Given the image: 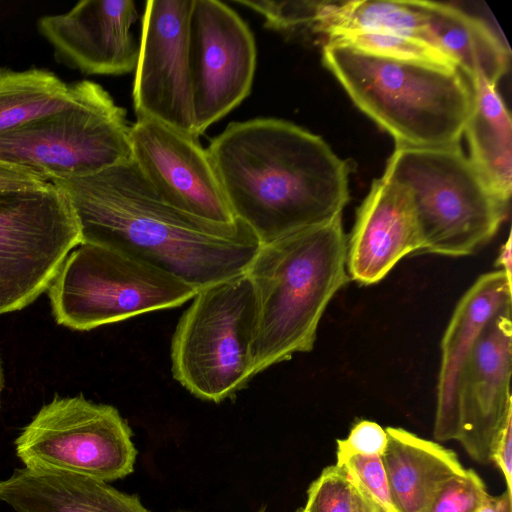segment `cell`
Returning <instances> with one entry per match:
<instances>
[{"instance_id": "3957f363", "label": "cell", "mask_w": 512, "mask_h": 512, "mask_svg": "<svg viewBox=\"0 0 512 512\" xmlns=\"http://www.w3.org/2000/svg\"><path fill=\"white\" fill-rule=\"evenodd\" d=\"M342 216L261 245L246 273L257 304L254 376L313 349L333 296L348 281Z\"/></svg>"}, {"instance_id": "4316f807", "label": "cell", "mask_w": 512, "mask_h": 512, "mask_svg": "<svg viewBox=\"0 0 512 512\" xmlns=\"http://www.w3.org/2000/svg\"><path fill=\"white\" fill-rule=\"evenodd\" d=\"M265 20V26L280 32H294L299 29L312 30L316 1H271L235 0Z\"/></svg>"}, {"instance_id": "ba28073f", "label": "cell", "mask_w": 512, "mask_h": 512, "mask_svg": "<svg viewBox=\"0 0 512 512\" xmlns=\"http://www.w3.org/2000/svg\"><path fill=\"white\" fill-rule=\"evenodd\" d=\"M126 115L101 85L79 81L71 105L0 134V161L48 182L96 174L132 159Z\"/></svg>"}, {"instance_id": "4dcf8cb0", "label": "cell", "mask_w": 512, "mask_h": 512, "mask_svg": "<svg viewBox=\"0 0 512 512\" xmlns=\"http://www.w3.org/2000/svg\"><path fill=\"white\" fill-rule=\"evenodd\" d=\"M48 183L35 173L0 161V191L37 188Z\"/></svg>"}, {"instance_id": "83f0119b", "label": "cell", "mask_w": 512, "mask_h": 512, "mask_svg": "<svg viewBox=\"0 0 512 512\" xmlns=\"http://www.w3.org/2000/svg\"><path fill=\"white\" fill-rule=\"evenodd\" d=\"M336 465L342 467L386 512H397L389 491L381 456H350Z\"/></svg>"}, {"instance_id": "44dd1931", "label": "cell", "mask_w": 512, "mask_h": 512, "mask_svg": "<svg viewBox=\"0 0 512 512\" xmlns=\"http://www.w3.org/2000/svg\"><path fill=\"white\" fill-rule=\"evenodd\" d=\"M473 104L463 135L469 159L495 195L509 203L512 192V122L496 86L482 76L469 79Z\"/></svg>"}, {"instance_id": "8fae6325", "label": "cell", "mask_w": 512, "mask_h": 512, "mask_svg": "<svg viewBox=\"0 0 512 512\" xmlns=\"http://www.w3.org/2000/svg\"><path fill=\"white\" fill-rule=\"evenodd\" d=\"M189 51L200 136L250 94L257 50L250 28L236 11L218 0H193Z\"/></svg>"}, {"instance_id": "9c48e42d", "label": "cell", "mask_w": 512, "mask_h": 512, "mask_svg": "<svg viewBox=\"0 0 512 512\" xmlns=\"http://www.w3.org/2000/svg\"><path fill=\"white\" fill-rule=\"evenodd\" d=\"M14 444L26 468L106 482L131 474L137 456L132 431L119 411L82 394L55 395L22 429Z\"/></svg>"}, {"instance_id": "30bf717a", "label": "cell", "mask_w": 512, "mask_h": 512, "mask_svg": "<svg viewBox=\"0 0 512 512\" xmlns=\"http://www.w3.org/2000/svg\"><path fill=\"white\" fill-rule=\"evenodd\" d=\"M81 243L73 208L51 182L0 191V316L26 308L46 292Z\"/></svg>"}, {"instance_id": "836d02e7", "label": "cell", "mask_w": 512, "mask_h": 512, "mask_svg": "<svg viewBox=\"0 0 512 512\" xmlns=\"http://www.w3.org/2000/svg\"><path fill=\"white\" fill-rule=\"evenodd\" d=\"M496 265L500 267L499 270L503 271L509 278L512 276V259H511V235L509 234L506 243L502 246L499 256L496 260Z\"/></svg>"}, {"instance_id": "d6986e66", "label": "cell", "mask_w": 512, "mask_h": 512, "mask_svg": "<svg viewBox=\"0 0 512 512\" xmlns=\"http://www.w3.org/2000/svg\"><path fill=\"white\" fill-rule=\"evenodd\" d=\"M381 456L397 512H427L439 488L466 469L457 455L403 428L387 427Z\"/></svg>"}, {"instance_id": "2e32d148", "label": "cell", "mask_w": 512, "mask_h": 512, "mask_svg": "<svg viewBox=\"0 0 512 512\" xmlns=\"http://www.w3.org/2000/svg\"><path fill=\"white\" fill-rule=\"evenodd\" d=\"M423 251L411 197L384 174L374 179L347 238L348 276L363 285L383 279L408 254Z\"/></svg>"}, {"instance_id": "4fadbf2b", "label": "cell", "mask_w": 512, "mask_h": 512, "mask_svg": "<svg viewBox=\"0 0 512 512\" xmlns=\"http://www.w3.org/2000/svg\"><path fill=\"white\" fill-rule=\"evenodd\" d=\"M132 159L167 204L217 222L236 220L199 138L153 120L131 125Z\"/></svg>"}, {"instance_id": "e0dca14e", "label": "cell", "mask_w": 512, "mask_h": 512, "mask_svg": "<svg viewBox=\"0 0 512 512\" xmlns=\"http://www.w3.org/2000/svg\"><path fill=\"white\" fill-rule=\"evenodd\" d=\"M512 299V278L496 270L481 275L458 302L441 343L433 435L457 440L458 385L462 368L490 318Z\"/></svg>"}, {"instance_id": "d6a6232c", "label": "cell", "mask_w": 512, "mask_h": 512, "mask_svg": "<svg viewBox=\"0 0 512 512\" xmlns=\"http://www.w3.org/2000/svg\"><path fill=\"white\" fill-rule=\"evenodd\" d=\"M481 512H512V496L506 491L497 497L489 495Z\"/></svg>"}, {"instance_id": "603a6c76", "label": "cell", "mask_w": 512, "mask_h": 512, "mask_svg": "<svg viewBox=\"0 0 512 512\" xmlns=\"http://www.w3.org/2000/svg\"><path fill=\"white\" fill-rule=\"evenodd\" d=\"M79 81L66 83L50 70L0 67V134L71 105Z\"/></svg>"}, {"instance_id": "1f68e13d", "label": "cell", "mask_w": 512, "mask_h": 512, "mask_svg": "<svg viewBox=\"0 0 512 512\" xmlns=\"http://www.w3.org/2000/svg\"><path fill=\"white\" fill-rule=\"evenodd\" d=\"M348 478L353 489V512H386L351 476L348 475Z\"/></svg>"}, {"instance_id": "9a60e30c", "label": "cell", "mask_w": 512, "mask_h": 512, "mask_svg": "<svg viewBox=\"0 0 512 512\" xmlns=\"http://www.w3.org/2000/svg\"><path fill=\"white\" fill-rule=\"evenodd\" d=\"M137 17L132 0H84L40 17L37 27L66 65L88 75H122L136 68L139 44L131 27Z\"/></svg>"}, {"instance_id": "5b68a950", "label": "cell", "mask_w": 512, "mask_h": 512, "mask_svg": "<svg viewBox=\"0 0 512 512\" xmlns=\"http://www.w3.org/2000/svg\"><path fill=\"white\" fill-rule=\"evenodd\" d=\"M384 175L405 187L416 213L423 251L470 255L488 243L508 213L463 153L442 147L396 146Z\"/></svg>"}, {"instance_id": "8992f818", "label": "cell", "mask_w": 512, "mask_h": 512, "mask_svg": "<svg viewBox=\"0 0 512 512\" xmlns=\"http://www.w3.org/2000/svg\"><path fill=\"white\" fill-rule=\"evenodd\" d=\"M191 300L172 336V375L195 397L219 403L254 377V287L245 272L197 290Z\"/></svg>"}, {"instance_id": "f546056e", "label": "cell", "mask_w": 512, "mask_h": 512, "mask_svg": "<svg viewBox=\"0 0 512 512\" xmlns=\"http://www.w3.org/2000/svg\"><path fill=\"white\" fill-rule=\"evenodd\" d=\"M491 462L502 472L506 492L512 496V418L507 421L494 445Z\"/></svg>"}, {"instance_id": "d4e9b609", "label": "cell", "mask_w": 512, "mask_h": 512, "mask_svg": "<svg viewBox=\"0 0 512 512\" xmlns=\"http://www.w3.org/2000/svg\"><path fill=\"white\" fill-rule=\"evenodd\" d=\"M488 497L482 479L468 469L443 483L427 512H481Z\"/></svg>"}, {"instance_id": "f1b7e54d", "label": "cell", "mask_w": 512, "mask_h": 512, "mask_svg": "<svg viewBox=\"0 0 512 512\" xmlns=\"http://www.w3.org/2000/svg\"><path fill=\"white\" fill-rule=\"evenodd\" d=\"M387 432L378 423L358 421L345 439L337 440V462L350 456H382L387 445Z\"/></svg>"}, {"instance_id": "484cf974", "label": "cell", "mask_w": 512, "mask_h": 512, "mask_svg": "<svg viewBox=\"0 0 512 512\" xmlns=\"http://www.w3.org/2000/svg\"><path fill=\"white\" fill-rule=\"evenodd\" d=\"M305 512H353V489L346 471L333 465L310 484Z\"/></svg>"}, {"instance_id": "ac0fdd59", "label": "cell", "mask_w": 512, "mask_h": 512, "mask_svg": "<svg viewBox=\"0 0 512 512\" xmlns=\"http://www.w3.org/2000/svg\"><path fill=\"white\" fill-rule=\"evenodd\" d=\"M0 501L14 512H151L106 481L26 467L0 480Z\"/></svg>"}, {"instance_id": "cb8c5ba5", "label": "cell", "mask_w": 512, "mask_h": 512, "mask_svg": "<svg viewBox=\"0 0 512 512\" xmlns=\"http://www.w3.org/2000/svg\"><path fill=\"white\" fill-rule=\"evenodd\" d=\"M327 42L346 45L375 55L457 68L453 61L437 48L390 32L340 30L328 34Z\"/></svg>"}, {"instance_id": "5bb4252c", "label": "cell", "mask_w": 512, "mask_h": 512, "mask_svg": "<svg viewBox=\"0 0 512 512\" xmlns=\"http://www.w3.org/2000/svg\"><path fill=\"white\" fill-rule=\"evenodd\" d=\"M511 303L485 325L461 371L457 441L480 464L492 459L494 445L512 418Z\"/></svg>"}, {"instance_id": "277c9868", "label": "cell", "mask_w": 512, "mask_h": 512, "mask_svg": "<svg viewBox=\"0 0 512 512\" xmlns=\"http://www.w3.org/2000/svg\"><path fill=\"white\" fill-rule=\"evenodd\" d=\"M322 61L354 104L386 130L396 146L459 144L473 94L457 68L328 42Z\"/></svg>"}, {"instance_id": "ffe728a7", "label": "cell", "mask_w": 512, "mask_h": 512, "mask_svg": "<svg viewBox=\"0 0 512 512\" xmlns=\"http://www.w3.org/2000/svg\"><path fill=\"white\" fill-rule=\"evenodd\" d=\"M436 47L468 79L484 77L497 86L507 72L510 52L482 20L446 3L418 1Z\"/></svg>"}, {"instance_id": "52a82bcc", "label": "cell", "mask_w": 512, "mask_h": 512, "mask_svg": "<svg viewBox=\"0 0 512 512\" xmlns=\"http://www.w3.org/2000/svg\"><path fill=\"white\" fill-rule=\"evenodd\" d=\"M197 290L119 251L81 243L67 255L46 292L58 325L90 331L181 306Z\"/></svg>"}, {"instance_id": "8d00e7d4", "label": "cell", "mask_w": 512, "mask_h": 512, "mask_svg": "<svg viewBox=\"0 0 512 512\" xmlns=\"http://www.w3.org/2000/svg\"><path fill=\"white\" fill-rule=\"evenodd\" d=\"M296 512H305L304 508H300L299 510H297Z\"/></svg>"}, {"instance_id": "6da1fadb", "label": "cell", "mask_w": 512, "mask_h": 512, "mask_svg": "<svg viewBox=\"0 0 512 512\" xmlns=\"http://www.w3.org/2000/svg\"><path fill=\"white\" fill-rule=\"evenodd\" d=\"M50 182L69 200L82 243L119 251L198 290L245 273L262 245L238 218L217 223L167 204L133 159Z\"/></svg>"}, {"instance_id": "7a4b0ae2", "label": "cell", "mask_w": 512, "mask_h": 512, "mask_svg": "<svg viewBox=\"0 0 512 512\" xmlns=\"http://www.w3.org/2000/svg\"><path fill=\"white\" fill-rule=\"evenodd\" d=\"M207 151L231 211L262 245L342 216L349 201L348 162L292 122H231Z\"/></svg>"}, {"instance_id": "d590c367", "label": "cell", "mask_w": 512, "mask_h": 512, "mask_svg": "<svg viewBox=\"0 0 512 512\" xmlns=\"http://www.w3.org/2000/svg\"><path fill=\"white\" fill-rule=\"evenodd\" d=\"M176 512H189V511H176ZM256 512H266V509L265 508H261V509H259Z\"/></svg>"}, {"instance_id": "7c38bea8", "label": "cell", "mask_w": 512, "mask_h": 512, "mask_svg": "<svg viewBox=\"0 0 512 512\" xmlns=\"http://www.w3.org/2000/svg\"><path fill=\"white\" fill-rule=\"evenodd\" d=\"M192 2L145 3L132 96L137 120L157 121L199 138L189 51Z\"/></svg>"}, {"instance_id": "e575fe53", "label": "cell", "mask_w": 512, "mask_h": 512, "mask_svg": "<svg viewBox=\"0 0 512 512\" xmlns=\"http://www.w3.org/2000/svg\"><path fill=\"white\" fill-rule=\"evenodd\" d=\"M5 386V377H4V369H3V363L0 356V410H1V399H2V393Z\"/></svg>"}, {"instance_id": "7402d4cb", "label": "cell", "mask_w": 512, "mask_h": 512, "mask_svg": "<svg viewBox=\"0 0 512 512\" xmlns=\"http://www.w3.org/2000/svg\"><path fill=\"white\" fill-rule=\"evenodd\" d=\"M340 30L390 32L437 48L417 0L316 1L312 31Z\"/></svg>"}]
</instances>
